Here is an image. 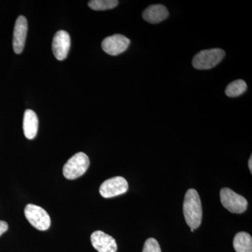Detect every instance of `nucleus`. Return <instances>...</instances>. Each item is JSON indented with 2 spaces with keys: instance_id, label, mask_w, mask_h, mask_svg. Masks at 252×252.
I'll list each match as a JSON object with an SVG mask.
<instances>
[{
  "instance_id": "f257e3e1",
  "label": "nucleus",
  "mask_w": 252,
  "mask_h": 252,
  "mask_svg": "<svg viewBox=\"0 0 252 252\" xmlns=\"http://www.w3.org/2000/svg\"><path fill=\"white\" fill-rule=\"evenodd\" d=\"M183 212L187 225L194 230L198 228L203 220V207L198 191L195 189H189L186 193Z\"/></svg>"
},
{
  "instance_id": "f03ea898",
  "label": "nucleus",
  "mask_w": 252,
  "mask_h": 252,
  "mask_svg": "<svg viewBox=\"0 0 252 252\" xmlns=\"http://www.w3.org/2000/svg\"><path fill=\"white\" fill-rule=\"evenodd\" d=\"M90 165V160L86 154L83 152L74 154L63 168V174L67 180H75L86 173Z\"/></svg>"
},
{
  "instance_id": "7ed1b4c3",
  "label": "nucleus",
  "mask_w": 252,
  "mask_h": 252,
  "mask_svg": "<svg viewBox=\"0 0 252 252\" xmlns=\"http://www.w3.org/2000/svg\"><path fill=\"white\" fill-rule=\"evenodd\" d=\"M225 55V51L220 49L203 50L194 56L192 64L197 69H211L223 60Z\"/></svg>"
},
{
  "instance_id": "20e7f679",
  "label": "nucleus",
  "mask_w": 252,
  "mask_h": 252,
  "mask_svg": "<svg viewBox=\"0 0 252 252\" xmlns=\"http://www.w3.org/2000/svg\"><path fill=\"white\" fill-rule=\"evenodd\" d=\"M220 199L223 206L232 213L242 214L248 209V202L246 198L229 188L221 189Z\"/></svg>"
},
{
  "instance_id": "39448f33",
  "label": "nucleus",
  "mask_w": 252,
  "mask_h": 252,
  "mask_svg": "<svg viewBox=\"0 0 252 252\" xmlns=\"http://www.w3.org/2000/svg\"><path fill=\"white\" fill-rule=\"evenodd\" d=\"M24 212L28 221L36 229L44 231L50 228L51 218L42 207L28 204L25 208Z\"/></svg>"
},
{
  "instance_id": "423d86ee",
  "label": "nucleus",
  "mask_w": 252,
  "mask_h": 252,
  "mask_svg": "<svg viewBox=\"0 0 252 252\" xmlns=\"http://www.w3.org/2000/svg\"><path fill=\"white\" fill-rule=\"evenodd\" d=\"M128 184L123 177H114L104 181L99 187V193L104 198H110L127 192Z\"/></svg>"
},
{
  "instance_id": "0eeeda50",
  "label": "nucleus",
  "mask_w": 252,
  "mask_h": 252,
  "mask_svg": "<svg viewBox=\"0 0 252 252\" xmlns=\"http://www.w3.org/2000/svg\"><path fill=\"white\" fill-rule=\"evenodd\" d=\"M130 44V40L122 34L107 36L102 41V50L110 56H118L126 51Z\"/></svg>"
},
{
  "instance_id": "6e6552de",
  "label": "nucleus",
  "mask_w": 252,
  "mask_h": 252,
  "mask_svg": "<svg viewBox=\"0 0 252 252\" xmlns=\"http://www.w3.org/2000/svg\"><path fill=\"white\" fill-rule=\"evenodd\" d=\"M70 48V36L67 32L59 31L54 35L52 50L55 57L59 61H63L67 57Z\"/></svg>"
},
{
  "instance_id": "1a4fd4ad",
  "label": "nucleus",
  "mask_w": 252,
  "mask_h": 252,
  "mask_svg": "<svg viewBox=\"0 0 252 252\" xmlns=\"http://www.w3.org/2000/svg\"><path fill=\"white\" fill-rule=\"evenodd\" d=\"M91 241L93 246L98 252H117V244L115 239L101 230L92 233Z\"/></svg>"
},
{
  "instance_id": "9d476101",
  "label": "nucleus",
  "mask_w": 252,
  "mask_h": 252,
  "mask_svg": "<svg viewBox=\"0 0 252 252\" xmlns=\"http://www.w3.org/2000/svg\"><path fill=\"white\" fill-rule=\"evenodd\" d=\"M27 32V19L25 16H20L15 23L14 36H13V48L16 54H20L23 52Z\"/></svg>"
},
{
  "instance_id": "9b49d317",
  "label": "nucleus",
  "mask_w": 252,
  "mask_h": 252,
  "mask_svg": "<svg viewBox=\"0 0 252 252\" xmlns=\"http://www.w3.org/2000/svg\"><path fill=\"white\" fill-rule=\"evenodd\" d=\"M169 16L167 8L162 4L151 5L142 14V17L147 22L157 24L166 19Z\"/></svg>"
},
{
  "instance_id": "f8f14e48",
  "label": "nucleus",
  "mask_w": 252,
  "mask_h": 252,
  "mask_svg": "<svg viewBox=\"0 0 252 252\" xmlns=\"http://www.w3.org/2000/svg\"><path fill=\"white\" fill-rule=\"evenodd\" d=\"M23 127L24 135L28 140H32L36 137L39 127V119L35 112L31 109H27L25 112Z\"/></svg>"
},
{
  "instance_id": "ddd939ff",
  "label": "nucleus",
  "mask_w": 252,
  "mask_h": 252,
  "mask_svg": "<svg viewBox=\"0 0 252 252\" xmlns=\"http://www.w3.org/2000/svg\"><path fill=\"white\" fill-rule=\"evenodd\" d=\"M233 248L236 252H252V238L246 232H240L235 235Z\"/></svg>"
},
{
  "instance_id": "4468645a",
  "label": "nucleus",
  "mask_w": 252,
  "mask_h": 252,
  "mask_svg": "<svg viewBox=\"0 0 252 252\" xmlns=\"http://www.w3.org/2000/svg\"><path fill=\"white\" fill-rule=\"evenodd\" d=\"M246 83L245 81L239 79L230 83L229 85L225 89V94L230 97H235L243 94L247 90Z\"/></svg>"
},
{
  "instance_id": "2eb2a0df",
  "label": "nucleus",
  "mask_w": 252,
  "mask_h": 252,
  "mask_svg": "<svg viewBox=\"0 0 252 252\" xmlns=\"http://www.w3.org/2000/svg\"><path fill=\"white\" fill-rule=\"evenodd\" d=\"M119 4L117 0H91L89 1V6L94 11H104L115 8Z\"/></svg>"
},
{
  "instance_id": "dca6fc26",
  "label": "nucleus",
  "mask_w": 252,
  "mask_h": 252,
  "mask_svg": "<svg viewBox=\"0 0 252 252\" xmlns=\"http://www.w3.org/2000/svg\"><path fill=\"white\" fill-rule=\"evenodd\" d=\"M142 252H161V250L156 239L149 238L144 243Z\"/></svg>"
},
{
  "instance_id": "f3484780",
  "label": "nucleus",
  "mask_w": 252,
  "mask_h": 252,
  "mask_svg": "<svg viewBox=\"0 0 252 252\" xmlns=\"http://www.w3.org/2000/svg\"><path fill=\"white\" fill-rule=\"evenodd\" d=\"M8 228H9L8 223L4 220H0V236L4 234L5 232L7 231Z\"/></svg>"
},
{
  "instance_id": "a211bd4d",
  "label": "nucleus",
  "mask_w": 252,
  "mask_h": 252,
  "mask_svg": "<svg viewBox=\"0 0 252 252\" xmlns=\"http://www.w3.org/2000/svg\"><path fill=\"white\" fill-rule=\"evenodd\" d=\"M249 168H250V172L252 173V157H250V160H249Z\"/></svg>"
},
{
  "instance_id": "6ab92c4d",
  "label": "nucleus",
  "mask_w": 252,
  "mask_h": 252,
  "mask_svg": "<svg viewBox=\"0 0 252 252\" xmlns=\"http://www.w3.org/2000/svg\"><path fill=\"white\" fill-rule=\"evenodd\" d=\"M190 231L193 232L194 231V229H193V228H190Z\"/></svg>"
}]
</instances>
